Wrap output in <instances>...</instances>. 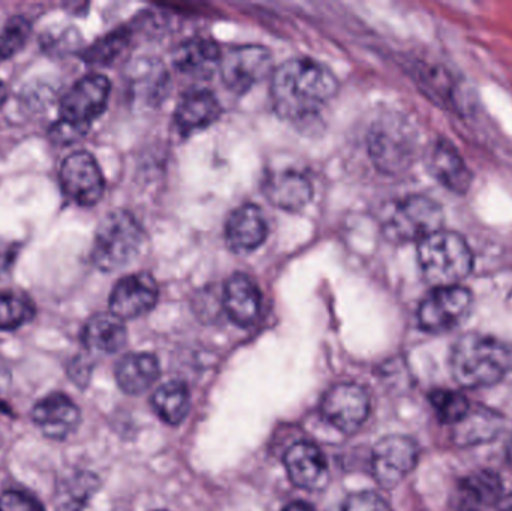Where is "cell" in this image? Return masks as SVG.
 Wrapping results in <instances>:
<instances>
[{
    "label": "cell",
    "instance_id": "6da1fadb",
    "mask_svg": "<svg viewBox=\"0 0 512 511\" xmlns=\"http://www.w3.org/2000/svg\"><path fill=\"white\" fill-rule=\"evenodd\" d=\"M336 77L312 59L283 63L271 78V99L283 119L300 120L316 116L337 93Z\"/></svg>",
    "mask_w": 512,
    "mask_h": 511
},
{
    "label": "cell",
    "instance_id": "7a4b0ae2",
    "mask_svg": "<svg viewBox=\"0 0 512 511\" xmlns=\"http://www.w3.org/2000/svg\"><path fill=\"white\" fill-rule=\"evenodd\" d=\"M512 369V347L495 336L468 333L451 351V372L465 389H484L501 383Z\"/></svg>",
    "mask_w": 512,
    "mask_h": 511
},
{
    "label": "cell",
    "instance_id": "3957f363",
    "mask_svg": "<svg viewBox=\"0 0 512 511\" xmlns=\"http://www.w3.org/2000/svg\"><path fill=\"white\" fill-rule=\"evenodd\" d=\"M418 264L433 287L460 285L474 267V255L460 234L442 230L418 242Z\"/></svg>",
    "mask_w": 512,
    "mask_h": 511
},
{
    "label": "cell",
    "instance_id": "277c9868",
    "mask_svg": "<svg viewBox=\"0 0 512 511\" xmlns=\"http://www.w3.org/2000/svg\"><path fill=\"white\" fill-rule=\"evenodd\" d=\"M144 233L137 219L126 210L108 213L96 228L92 261L101 272L129 266L143 248Z\"/></svg>",
    "mask_w": 512,
    "mask_h": 511
},
{
    "label": "cell",
    "instance_id": "5b68a950",
    "mask_svg": "<svg viewBox=\"0 0 512 511\" xmlns=\"http://www.w3.org/2000/svg\"><path fill=\"white\" fill-rule=\"evenodd\" d=\"M384 233L391 242H421L444 227V210L426 195L397 201L384 218Z\"/></svg>",
    "mask_w": 512,
    "mask_h": 511
},
{
    "label": "cell",
    "instance_id": "8992f818",
    "mask_svg": "<svg viewBox=\"0 0 512 511\" xmlns=\"http://www.w3.org/2000/svg\"><path fill=\"white\" fill-rule=\"evenodd\" d=\"M474 296L462 285L433 288L418 308V324L427 333H447L471 314Z\"/></svg>",
    "mask_w": 512,
    "mask_h": 511
},
{
    "label": "cell",
    "instance_id": "52a82bcc",
    "mask_svg": "<svg viewBox=\"0 0 512 511\" xmlns=\"http://www.w3.org/2000/svg\"><path fill=\"white\" fill-rule=\"evenodd\" d=\"M420 458L417 443L402 435L382 438L372 453V473L376 483L384 489L399 486L412 471Z\"/></svg>",
    "mask_w": 512,
    "mask_h": 511
},
{
    "label": "cell",
    "instance_id": "ba28073f",
    "mask_svg": "<svg viewBox=\"0 0 512 511\" xmlns=\"http://www.w3.org/2000/svg\"><path fill=\"white\" fill-rule=\"evenodd\" d=\"M110 80L93 74L78 80L60 102V120L90 128V123L104 113L110 98Z\"/></svg>",
    "mask_w": 512,
    "mask_h": 511
},
{
    "label": "cell",
    "instance_id": "9c48e42d",
    "mask_svg": "<svg viewBox=\"0 0 512 511\" xmlns=\"http://www.w3.org/2000/svg\"><path fill=\"white\" fill-rule=\"evenodd\" d=\"M321 413L331 426L343 434H355L369 417V395L358 384H336L325 393Z\"/></svg>",
    "mask_w": 512,
    "mask_h": 511
},
{
    "label": "cell",
    "instance_id": "30bf717a",
    "mask_svg": "<svg viewBox=\"0 0 512 511\" xmlns=\"http://www.w3.org/2000/svg\"><path fill=\"white\" fill-rule=\"evenodd\" d=\"M60 186L66 197L80 206H95L104 195L105 180L98 162L89 152L71 153L59 171Z\"/></svg>",
    "mask_w": 512,
    "mask_h": 511
},
{
    "label": "cell",
    "instance_id": "8fae6325",
    "mask_svg": "<svg viewBox=\"0 0 512 511\" xmlns=\"http://www.w3.org/2000/svg\"><path fill=\"white\" fill-rule=\"evenodd\" d=\"M369 143L373 162L385 173H399L414 159L412 134L397 120H384L375 125Z\"/></svg>",
    "mask_w": 512,
    "mask_h": 511
},
{
    "label": "cell",
    "instance_id": "7c38bea8",
    "mask_svg": "<svg viewBox=\"0 0 512 511\" xmlns=\"http://www.w3.org/2000/svg\"><path fill=\"white\" fill-rule=\"evenodd\" d=\"M271 68V56L267 48L258 45L234 47L222 56V80L228 89L246 93L267 77Z\"/></svg>",
    "mask_w": 512,
    "mask_h": 511
},
{
    "label": "cell",
    "instance_id": "4fadbf2b",
    "mask_svg": "<svg viewBox=\"0 0 512 511\" xmlns=\"http://www.w3.org/2000/svg\"><path fill=\"white\" fill-rule=\"evenodd\" d=\"M30 419L48 440L65 441L80 426L81 411L68 395L53 392L33 405Z\"/></svg>",
    "mask_w": 512,
    "mask_h": 511
},
{
    "label": "cell",
    "instance_id": "5bb4252c",
    "mask_svg": "<svg viewBox=\"0 0 512 511\" xmlns=\"http://www.w3.org/2000/svg\"><path fill=\"white\" fill-rule=\"evenodd\" d=\"M159 287L149 273L125 276L114 285L110 296V312L120 320H134L155 308Z\"/></svg>",
    "mask_w": 512,
    "mask_h": 511
},
{
    "label": "cell",
    "instance_id": "9a60e30c",
    "mask_svg": "<svg viewBox=\"0 0 512 511\" xmlns=\"http://www.w3.org/2000/svg\"><path fill=\"white\" fill-rule=\"evenodd\" d=\"M286 473L297 488L319 491L328 483V465L324 453L315 444L300 441L286 450Z\"/></svg>",
    "mask_w": 512,
    "mask_h": 511
},
{
    "label": "cell",
    "instance_id": "2e32d148",
    "mask_svg": "<svg viewBox=\"0 0 512 511\" xmlns=\"http://www.w3.org/2000/svg\"><path fill=\"white\" fill-rule=\"evenodd\" d=\"M264 194L273 206L286 212H300L312 200L313 188L306 174L282 168L265 177Z\"/></svg>",
    "mask_w": 512,
    "mask_h": 511
},
{
    "label": "cell",
    "instance_id": "e0dca14e",
    "mask_svg": "<svg viewBox=\"0 0 512 511\" xmlns=\"http://www.w3.org/2000/svg\"><path fill=\"white\" fill-rule=\"evenodd\" d=\"M267 234V219L254 204H243L234 210L225 228L228 248L237 254L256 251L267 239Z\"/></svg>",
    "mask_w": 512,
    "mask_h": 511
},
{
    "label": "cell",
    "instance_id": "ac0fdd59",
    "mask_svg": "<svg viewBox=\"0 0 512 511\" xmlns=\"http://www.w3.org/2000/svg\"><path fill=\"white\" fill-rule=\"evenodd\" d=\"M432 176L453 194H468L472 185V173L463 156L450 141L438 140L429 155Z\"/></svg>",
    "mask_w": 512,
    "mask_h": 511
},
{
    "label": "cell",
    "instance_id": "d6986e66",
    "mask_svg": "<svg viewBox=\"0 0 512 511\" xmlns=\"http://www.w3.org/2000/svg\"><path fill=\"white\" fill-rule=\"evenodd\" d=\"M222 303L233 323L240 327H249L256 323L261 314V291L254 279L243 273H236L225 284Z\"/></svg>",
    "mask_w": 512,
    "mask_h": 511
},
{
    "label": "cell",
    "instance_id": "ffe728a7",
    "mask_svg": "<svg viewBox=\"0 0 512 511\" xmlns=\"http://www.w3.org/2000/svg\"><path fill=\"white\" fill-rule=\"evenodd\" d=\"M221 116V104L206 89L192 90L183 96L174 113V123L180 134L189 135L203 131Z\"/></svg>",
    "mask_w": 512,
    "mask_h": 511
},
{
    "label": "cell",
    "instance_id": "44dd1931",
    "mask_svg": "<svg viewBox=\"0 0 512 511\" xmlns=\"http://www.w3.org/2000/svg\"><path fill=\"white\" fill-rule=\"evenodd\" d=\"M81 341L89 354L119 353L128 341L125 323L116 315L96 314L84 324Z\"/></svg>",
    "mask_w": 512,
    "mask_h": 511
},
{
    "label": "cell",
    "instance_id": "7402d4cb",
    "mask_svg": "<svg viewBox=\"0 0 512 511\" xmlns=\"http://www.w3.org/2000/svg\"><path fill=\"white\" fill-rule=\"evenodd\" d=\"M221 50L210 39L195 38L183 42L174 53V66L189 77L206 80L221 68Z\"/></svg>",
    "mask_w": 512,
    "mask_h": 511
},
{
    "label": "cell",
    "instance_id": "603a6c76",
    "mask_svg": "<svg viewBox=\"0 0 512 511\" xmlns=\"http://www.w3.org/2000/svg\"><path fill=\"white\" fill-rule=\"evenodd\" d=\"M504 429V417L486 407H471L453 426V441L459 447H474L495 440Z\"/></svg>",
    "mask_w": 512,
    "mask_h": 511
},
{
    "label": "cell",
    "instance_id": "cb8c5ba5",
    "mask_svg": "<svg viewBox=\"0 0 512 511\" xmlns=\"http://www.w3.org/2000/svg\"><path fill=\"white\" fill-rule=\"evenodd\" d=\"M116 381L128 395H141L149 390L161 375L158 359L149 353H131L116 366Z\"/></svg>",
    "mask_w": 512,
    "mask_h": 511
},
{
    "label": "cell",
    "instance_id": "d4e9b609",
    "mask_svg": "<svg viewBox=\"0 0 512 511\" xmlns=\"http://www.w3.org/2000/svg\"><path fill=\"white\" fill-rule=\"evenodd\" d=\"M504 482L493 471H478L459 486V498L466 511H481L495 506L502 497Z\"/></svg>",
    "mask_w": 512,
    "mask_h": 511
},
{
    "label": "cell",
    "instance_id": "484cf974",
    "mask_svg": "<svg viewBox=\"0 0 512 511\" xmlns=\"http://www.w3.org/2000/svg\"><path fill=\"white\" fill-rule=\"evenodd\" d=\"M152 405L158 416L171 426L180 425L188 416L191 396L182 381H170L156 390Z\"/></svg>",
    "mask_w": 512,
    "mask_h": 511
},
{
    "label": "cell",
    "instance_id": "4316f807",
    "mask_svg": "<svg viewBox=\"0 0 512 511\" xmlns=\"http://www.w3.org/2000/svg\"><path fill=\"white\" fill-rule=\"evenodd\" d=\"M99 488L101 482L95 474H74L60 486L56 511H89L90 501Z\"/></svg>",
    "mask_w": 512,
    "mask_h": 511
},
{
    "label": "cell",
    "instance_id": "83f0119b",
    "mask_svg": "<svg viewBox=\"0 0 512 511\" xmlns=\"http://www.w3.org/2000/svg\"><path fill=\"white\" fill-rule=\"evenodd\" d=\"M35 317V306L20 293H0V332L20 329Z\"/></svg>",
    "mask_w": 512,
    "mask_h": 511
},
{
    "label": "cell",
    "instance_id": "f1b7e54d",
    "mask_svg": "<svg viewBox=\"0 0 512 511\" xmlns=\"http://www.w3.org/2000/svg\"><path fill=\"white\" fill-rule=\"evenodd\" d=\"M430 404L435 408L439 422L445 426H456L471 410V402L463 393L454 390H435L430 393Z\"/></svg>",
    "mask_w": 512,
    "mask_h": 511
},
{
    "label": "cell",
    "instance_id": "f546056e",
    "mask_svg": "<svg viewBox=\"0 0 512 511\" xmlns=\"http://www.w3.org/2000/svg\"><path fill=\"white\" fill-rule=\"evenodd\" d=\"M30 36V23L24 17L9 18L0 30V62L15 56L26 45Z\"/></svg>",
    "mask_w": 512,
    "mask_h": 511
},
{
    "label": "cell",
    "instance_id": "4dcf8cb0",
    "mask_svg": "<svg viewBox=\"0 0 512 511\" xmlns=\"http://www.w3.org/2000/svg\"><path fill=\"white\" fill-rule=\"evenodd\" d=\"M128 39L129 35L126 30H117V32L110 33V35L93 44L84 53V59H86V62L95 63V65H105V63L116 59L125 50Z\"/></svg>",
    "mask_w": 512,
    "mask_h": 511
},
{
    "label": "cell",
    "instance_id": "1f68e13d",
    "mask_svg": "<svg viewBox=\"0 0 512 511\" xmlns=\"http://www.w3.org/2000/svg\"><path fill=\"white\" fill-rule=\"evenodd\" d=\"M0 511H45V509L38 498L18 489H9L0 495Z\"/></svg>",
    "mask_w": 512,
    "mask_h": 511
},
{
    "label": "cell",
    "instance_id": "d6a6232c",
    "mask_svg": "<svg viewBox=\"0 0 512 511\" xmlns=\"http://www.w3.org/2000/svg\"><path fill=\"white\" fill-rule=\"evenodd\" d=\"M343 511H393L384 498L375 492H357L349 495Z\"/></svg>",
    "mask_w": 512,
    "mask_h": 511
},
{
    "label": "cell",
    "instance_id": "836d02e7",
    "mask_svg": "<svg viewBox=\"0 0 512 511\" xmlns=\"http://www.w3.org/2000/svg\"><path fill=\"white\" fill-rule=\"evenodd\" d=\"M87 131H89V128L72 125V123L63 122V120L59 119L51 126L50 131H48V137H50L53 143L60 144V146H68V144L81 140L87 134Z\"/></svg>",
    "mask_w": 512,
    "mask_h": 511
},
{
    "label": "cell",
    "instance_id": "e575fe53",
    "mask_svg": "<svg viewBox=\"0 0 512 511\" xmlns=\"http://www.w3.org/2000/svg\"><path fill=\"white\" fill-rule=\"evenodd\" d=\"M92 363L87 359H77L72 362L69 368V377L77 386L86 387L89 383L90 375H92Z\"/></svg>",
    "mask_w": 512,
    "mask_h": 511
},
{
    "label": "cell",
    "instance_id": "d590c367",
    "mask_svg": "<svg viewBox=\"0 0 512 511\" xmlns=\"http://www.w3.org/2000/svg\"><path fill=\"white\" fill-rule=\"evenodd\" d=\"M9 386H11V371H9L8 365L0 357V396L5 395Z\"/></svg>",
    "mask_w": 512,
    "mask_h": 511
},
{
    "label": "cell",
    "instance_id": "8d00e7d4",
    "mask_svg": "<svg viewBox=\"0 0 512 511\" xmlns=\"http://www.w3.org/2000/svg\"><path fill=\"white\" fill-rule=\"evenodd\" d=\"M283 511H313L312 507L307 506V504L304 503H292L289 504L288 507H286Z\"/></svg>",
    "mask_w": 512,
    "mask_h": 511
},
{
    "label": "cell",
    "instance_id": "74e56055",
    "mask_svg": "<svg viewBox=\"0 0 512 511\" xmlns=\"http://www.w3.org/2000/svg\"><path fill=\"white\" fill-rule=\"evenodd\" d=\"M6 101V87L5 84L0 81V107L5 104Z\"/></svg>",
    "mask_w": 512,
    "mask_h": 511
},
{
    "label": "cell",
    "instance_id": "f35d334b",
    "mask_svg": "<svg viewBox=\"0 0 512 511\" xmlns=\"http://www.w3.org/2000/svg\"><path fill=\"white\" fill-rule=\"evenodd\" d=\"M507 459L508 462L512 465V437L510 438V441H508L507 444Z\"/></svg>",
    "mask_w": 512,
    "mask_h": 511
},
{
    "label": "cell",
    "instance_id": "ab89813d",
    "mask_svg": "<svg viewBox=\"0 0 512 511\" xmlns=\"http://www.w3.org/2000/svg\"><path fill=\"white\" fill-rule=\"evenodd\" d=\"M501 511H512V497L508 498V500L505 501Z\"/></svg>",
    "mask_w": 512,
    "mask_h": 511
}]
</instances>
